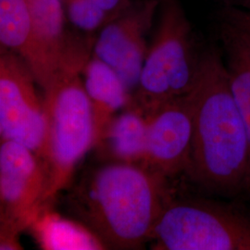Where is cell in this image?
Returning <instances> with one entry per match:
<instances>
[{
  "mask_svg": "<svg viewBox=\"0 0 250 250\" xmlns=\"http://www.w3.org/2000/svg\"><path fill=\"white\" fill-rule=\"evenodd\" d=\"M188 95L193 140L187 172L209 190H238L250 178V144L226 65L214 49L201 55L197 80Z\"/></svg>",
  "mask_w": 250,
  "mask_h": 250,
  "instance_id": "cell-1",
  "label": "cell"
},
{
  "mask_svg": "<svg viewBox=\"0 0 250 250\" xmlns=\"http://www.w3.org/2000/svg\"><path fill=\"white\" fill-rule=\"evenodd\" d=\"M164 181L141 164L115 161L84 173L68 204L107 249L137 250L150 240L166 199Z\"/></svg>",
  "mask_w": 250,
  "mask_h": 250,
  "instance_id": "cell-2",
  "label": "cell"
},
{
  "mask_svg": "<svg viewBox=\"0 0 250 250\" xmlns=\"http://www.w3.org/2000/svg\"><path fill=\"white\" fill-rule=\"evenodd\" d=\"M82 71H62L43 89L48 202L69 185L77 164L97 144L93 107Z\"/></svg>",
  "mask_w": 250,
  "mask_h": 250,
  "instance_id": "cell-3",
  "label": "cell"
},
{
  "mask_svg": "<svg viewBox=\"0 0 250 250\" xmlns=\"http://www.w3.org/2000/svg\"><path fill=\"white\" fill-rule=\"evenodd\" d=\"M200 60L182 6L177 0H163L130 106L148 116L161 105L187 96L195 85Z\"/></svg>",
  "mask_w": 250,
  "mask_h": 250,
  "instance_id": "cell-4",
  "label": "cell"
},
{
  "mask_svg": "<svg viewBox=\"0 0 250 250\" xmlns=\"http://www.w3.org/2000/svg\"><path fill=\"white\" fill-rule=\"evenodd\" d=\"M150 240L160 250H250V218L201 199H165Z\"/></svg>",
  "mask_w": 250,
  "mask_h": 250,
  "instance_id": "cell-5",
  "label": "cell"
},
{
  "mask_svg": "<svg viewBox=\"0 0 250 250\" xmlns=\"http://www.w3.org/2000/svg\"><path fill=\"white\" fill-rule=\"evenodd\" d=\"M48 175L36 153L15 141L0 146V250H16L19 233L48 204Z\"/></svg>",
  "mask_w": 250,
  "mask_h": 250,
  "instance_id": "cell-6",
  "label": "cell"
},
{
  "mask_svg": "<svg viewBox=\"0 0 250 250\" xmlns=\"http://www.w3.org/2000/svg\"><path fill=\"white\" fill-rule=\"evenodd\" d=\"M26 63L17 54L1 47L0 135L1 141L21 144L44 161L46 139L44 99ZM44 162V161H43Z\"/></svg>",
  "mask_w": 250,
  "mask_h": 250,
  "instance_id": "cell-7",
  "label": "cell"
},
{
  "mask_svg": "<svg viewBox=\"0 0 250 250\" xmlns=\"http://www.w3.org/2000/svg\"><path fill=\"white\" fill-rule=\"evenodd\" d=\"M161 7V0L133 3L109 21L94 41L93 55L107 63L134 95L148 50L146 37Z\"/></svg>",
  "mask_w": 250,
  "mask_h": 250,
  "instance_id": "cell-8",
  "label": "cell"
},
{
  "mask_svg": "<svg viewBox=\"0 0 250 250\" xmlns=\"http://www.w3.org/2000/svg\"><path fill=\"white\" fill-rule=\"evenodd\" d=\"M146 118L147 148L142 165L163 178L187 172L193 140L189 95L161 105Z\"/></svg>",
  "mask_w": 250,
  "mask_h": 250,
  "instance_id": "cell-9",
  "label": "cell"
},
{
  "mask_svg": "<svg viewBox=\"0 0 250 250\" xmlns=\"http://www.w3.org/2000/svg\"><path fill=\"white\" fill-rule=\"evenodd\" d=\"M28 3L44 68V89L57 73L83 69L93 54L94 42L71 32L62 0H28Z\"/></svg>",
  "mask_w": 250,
  "mask_h": 250,
  "instance_id": "cell-10",
  "label": "cell"
},
{
  "mask_svg": "<svg viewBox=\"0 0 250 250\" xmlns=\"http://www.w3.org/2000/svg\"><path fill=\"white\" fill-rule=\"evenodd\" d=\"M82 78L93 107L98 144L117 112L131 105L133 94L119 74L93 54L82 71Z\"/></svg>",
  "mask_w": 250,
  "mask_h": 250,
  "instance_id": "cell-11",
  "label": "cell"
},
{
  "mask_svg": "<svg viewBox=\"0 0 250 250\" xmlns=\"http://www.w3.org/2000/svg\"><path fill=\"white\" fill-rule=\"evenodd\" d=\"M0 43L23 60L42 88L45 73L28 0H0Z\"/></svg>",
  "mask_w": 250,
  "mask_h": 250,
  "instance_id": "cell-12",
  "label": "cell"
},
{
  "mask_svg": "<svg viewBox=\"0 0 250 250\" xmlns=\"http://www.w3.org/2000/svg\"><path fill=\"white\" fill-rule=\"evenodd\" d=\"M148 121L134 107L115 115L108 123L97 145H102L115 161L143 164L147 148Z\"/></svg>",
  "mask_w": 250,
  "mask_h": 250,
  "instance_id": "cell-13",
  "label": "cell"
},
{
  "mask_svg": "<svg viewBox=\"0 0 250 250\" xmlns=\"http://www.w3.org/2000/svg\"><path fill=\"white\" fill-rule=\"evenodd\" d=\"M39 246L46 250H106L104 243L82 223L43 209L30 225Z\"/></svg>",
  "mask_w": 250,
  "mask_h": 250,
  "instance_id": "cell-14",
  "label": "cell"
},
{
  "mask_svg": "<svg viewBox=\"0 0 250 250\" xmlns=\"http://www.w3.org/2000/svg\"><path fill=\"white\" fill-rule=\"evenodd\" d=\"M221 37L232 96L245 125L250 148V41L225 21L221 28Z\"/></svg>",
  "mask_w": 250,
  "mask_h": 250,
  "instance_id": "cell-15",
  "label": "cell"
},
{
  "mask_svg": "<svg viewBox=\"0 0 250 250\" xmlns=\"http://www.w3.org/2000/svg\"><path fill=\"white\" fill-rule=\"evenodd\" d=\"M62 1L70 24L85 34L100 31L112 20L91 0Z\"/></svg>",
  "mask_w": 250,
  "mask_h": 250,
  "instance_id": "cell-16",
  "label": "cell"
},
{
  "mask_svg": "<svg viewBox=\"0 0 250 250\" xmlns=\"http://www.w3.org/2000/svg\"><path fill=\"white\" fill-rule=\"evenodd\" d=\"M224 21L236 29L250 41V11L229 5L224 12Z\"/></svg>",
  "mask_w": 250,
  "mask_h": 250,
  "instance_id": "cell-17",
  "label": "cell"
},
{
  "mask_svg": "<svg viewBox=\"0 0 250 250\" xmlns=\"http://www.w3.org/2000/svg\"><path fill=\"white\" fill-rule=\"evenodd\" d=\"M111 19L122 14L133 4L131 0H91Z\"/></svg>",
  "mask_w": 250,
  "mask_h": 250,
  "instance_id": "cell-18",
  "label": "cell"
},
{
  "mask_svg": "<svg viewBox=\"0 0 250 250\" xmlns=\"http://www.w3.org/2000/svg\"><path fill=\"white\" fill-rule=\"evenodd\" d=\"M229 5L250 11V0H230Z\"/></svg>",
  "mask_w": 250,
  "mask_h": 250,
  "instance_id": "cell-19",
  "label": "cell"
}]
</instances>
